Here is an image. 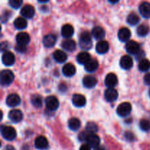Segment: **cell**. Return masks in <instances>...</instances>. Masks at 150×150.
<instances>
[{"label":"cell","mask_w":150,"mask_h":150,"mask_svg":"<svg viewBox=\"0 0 150 150\" xmlns=\"http://www.w3.org/2000/svg\"><path fill=\"white\" fill-rule=\"evenodd\" d=\"M79 45L82 49L89 50L92 46V37L89 32H83L81 34L79 39Z\"/></svg>","instance_id":"1"},{"label":"cell","mask_w":150,"mask_h":150,"mask_svg":"<svg viewBox=\"0 0 150 150\" xmlns=\"http://www.w3.org/2000/svg\"><path fill=\"white\" fill-rule=\"evenodd\" d=\"M14 81V74L9 70H4L0 74V81L2 86H8Z\"/></svg>","instance_id":"2"},{"label":"cell","mask_w":150,"mask_h":150,"mask_svg":"<svg viewBox=\"0 0 150 150\" xmlns=\"http://www.w3.org/2000/svg\"><path fill=\"white\" fill-rule=\"evenodd\" d=\"M1 136L7 141L14 140L16 138V130L11 126H2L1 128Z\"/></svg>","instance_id":"3"},{"label":"cell","mask_w":150,"mask_h":150,"mask_svg":"<svg viewBox=\"0 0 150 150\" xmlns=\"http://www.w3.org/2000/svg\"><path fill=\"white\" fill-rule=\"evenodd\" d=\"M132 111L131 104L130 103H122L118 106L117 109V113L120 117H125L128 116Z\"/></svg>","instance_id":"4"},{"label":"cell","mask_w":150,"mask_h":150,"mask_svg":"<svg viewBox=\"0 0 150 150\" xmlns=\"http://www.w3.org/2000/svg\"><path fill=\"white\" fill-rule=\"evenodd\" d=\"M45 105L47 109L49 111H56L59 106V103L56 97L48 96L45 99Z\"/></svg>","instance_id":"5"},{"label":"cell","mask_w":150,"mask_h":150,"mask_svg":"<svg viewBox=\"0 0 150 150\" xmlns=\"http://www.w3.org/2000/svg\"><path fill=\"white\" fill-rule=\"evenodd\" d=\"M86 142L90 147L95 148L99 146L100 142V137L98 135L95 134V133H89L86 139Z\"/></svg>","instance_id":"6"},{"label":"cell","mask_w":150,"mask_h":150,"mask_svg":"<svg viewBox=\"0 0 150 150\" xmlns=\"http://www.w3.org/2000/svg\"><path fill=\"white\" fill-rule=\"evenodd\" d=\"M125 49L129 54L135 55V54H137L140 51V45L136 41L130 40L126 44Z\"/></svg>","instance_id":"7"},{"label":"cell","mask_w":150,"mask_h":150,"mask_svg":"<svg viewBox=\"0 0 150 150\" xmlns=\"http://www.w3.org/2000/svg\"><path fill=\"white\" fill-rule=\"evenodd\" d=\"M35 8L30 4H26L22 7L21 10V14L23 18H32L35 16Z\"/></svg>","instance_id":"8"},{"label":"cell","mask_w":150,"mask_h":150,"mask_svg":"<svg viewBox=\"0 0 150 150\" xmlns=\"http://www.w3.org/2000/svg\"><path fill=\"white\" fill-rule=\"evenodd\" d=\"M1 61L3 64L6 66H11L15 63L16 59H15V55L12 52L10 51H6L3 54L2 57H1Z\"/></svg>","instance_id":"9"},{"label":"cell","mask_w":150,"mask_h":150,"mask_svg":"<svg viewBox=\"0 0 150 150\" xmlns=\"http://www.w3.org/2000/svg\"><path fill=\"white\" fill-rule=\"evenodd\" d=\"M9 119L11 120L13 122L18 123L20 122L22 120H23V114L21 111L18 109H13L10 111L9 113Z\"/></svg>","instance_id":"10"},{"label":"cell","mask_w":150,"mask_h":150,"mask_svg":"<svg viewBox=\"0 0 150 150\" xmlns=\"http://www.w3.org/2000/svg\"><path fill=\"white\" fill-rule=\"evenodd\" d=\"M21 103V98L17 94H11L7 96L6 99V103L10 107H16Z\"/></svg>","instance_id":"11"},{"label":"cell","mask_w":150,"mask_h":150,"mask_svg":"<svg viewBox=\"0 0 150 150\" xmlns=\"http://www.w3.org/2000/svg\"><path fill=\"white\" fill-rule=\"evenodd\" d=\"M118 96V92L114 88H108L105 92V98L108 102H114Z\"/></svg>","instance_id":"12"},{"label":"cell","mask_w":150,"mask_h":150,"mask_svg":"<svg viewBox=\"0 0 150 150\" xmlns=\"http://www.w3.org/2000/svg\"><path fill=\"white\" fill-rule=\"evenodd\" d=\"M30 41V37L26 32H20L16 36V42L18 45L26 46Z\"/></svg>","instance_id":"13"},{"label":"cell","mask_w":150,"mask_h":150,"mask_svg":"<svg viewBox=\"0 0 150 150\" xmlns=\"http://www.w3.org/2000/svg\"><path fill=\"white\" fill-rule=\"evenodd\" d=\"M118 83V79L114 73H109L105 79V84L108 88H114Z\"/></svg>","instance_id":"14"},{"label":"cell","mask_w":150,"mask_h":150,"mask_svg":"<svg viewBox=\"0 0 150 150\" xmlns=\"http://www.w3.org/2000/svg\"><path fill=\"white\" fill-rule=\"evenodd\" d=\"M35 146L38 149H45L48 147V142L45 136H40L35 139Z\"/></svg>","instance_id":"15"},{"label":"cell","mask_w":150,"mask_h":150,"mask_svg":"<svg viewBox=\"0 0 150 150\" xmlns=\"http://www.w3.org/2000/svg\"><path fill=\"white\" fill-rule=\"evenodd\" d=\"M72 102H73V105L76 107H83L86 105V98L83 95H79V94H76L73 96V99H72Z\"/></svg>","instance_id":"16"},{"label":"cell","mask_w":150,"mask_h":150,"mask_svg":"<svg viewBox=\"0 0 150 150\" xmlns=\"http://www.w3.org/2000/svg\"><path fill=\"white\" fill-rule=\"evenodd\" d=\"M133 65V60L130 56H124L120 60V66L124 70H130Z\"/></svg>","instance_id":"17"},{"label":"cell","mask_w":150,"mask_h":150,"mask_svg":"<svg viewBox=\"0 0 150 150\" xmlns=\"http://www.w3.org/2000/svg\"><path fill=\"white\" fill-rule=\"evenodd\" d=\"M131 36V32L127 28H122L118 32V38L121 42H127Z\"/></svg>","instance_id":"18"},{"label":"cell","mask_w":150,"mask_h":150,"mask_svg":"<svg viewBox=\"0 0 150 150\" xmlns=\"http://www.w3.org/2000/svg\"><path fill=\"white\" fill-rule=\"evenodd\" d=\"M97 83H98V81L95 76H86L83 79V85L88 89L95 87Z\"/></svg>","instance_id":"19"},{"label":"cell","mask_w":150,"mask_h":150,"mask_svg":"<svg viewBox=\"0 0 150 150\" xmlns=\"http://www.w3.org/2000/svg\"><path fill=\"white\" fill-rule=\"evenodd\" d=\"M96 51L100 54H104L108 52L109 44L105 40H100L96 45Z\"/></svg>","instance_id":"20"},{"label":"cell","mask_w":150,"mask_h":150,"mask_svg":"<svg viewBox=\"0 0 150 150\" xmlns=\"http://www.w3.org/2000/svg\"><path fill=\"white\" fill-rule=\"evenodd\" d=\"M57 42V37L54 35H45L42 40V43L46 48H51L54 46Z\"/></svg>","instance_id":"21"},{"label":"cell","mask_w":150,"mask_h":150,"mask_svg":"<svg viewBox=\"0 0 150 150\" xmlns=\"http://www.w3.org/2000/svg\"><path fill=\"white\" fill-rule=\"evenodd\" d=\"M139 12L141 15L145 18H150V3L144 2L142 3L139 6Z\"/></svg>","instance_id":"22"},{"label":"cell","mask_w":150,"mask_h":150,"mask_svg":"<svg viewBox=\"0 0 150 150\" xmlns=\"http://www.w3.org/2000/svg\"><path fill=\"white\" fill-rule=\"evenodd\" d=\"M76 67L71 63H67L64 64V66L62 68V73L67 77H71L76 74Z\"/></svg>","instance_id":"23"},{"label":"cell","mask_w":150,"mask_h":150,"mask_svg":"<svg viewBox=\"0 0 150 150\" xmlns=\"http://www.w3.org/2000/svg\"><path fill=\"white\" fill-rule=\"evenodd\" d=\"M61 32L63 38L69 39L74 34V29H73V27L70 24H65L62 28Z\"/></svg>","instance_id":"24"},{"label":"cell","mask_w":150,"mask_h":150,"mask_svg":"<svg viewBox=\"0 0 150 150\" xmlns=\"http://www.w3.org/2000/svg\"><path fill=\"white\" fill-rule=\"evenodd\" d=\"M98 67H99V64L98 62L96 59H91L86 64H84V68L89 73H94L98 70Z\"/></svg>","instance_id":"25"},{"label":"cell","mask_w":150,"mask_h":150,"mask_svg":"<svg viewBox=\"0 0 150 150\" xmlns=\"http://www.w3.org/2000/svg\"><path fill=\"white\" fill-rule=\"evenodd\" d=\"M54 60L58 63H64L67 60V56L64 51L61 50H57L53 54Z\"/></svg>","instance_id":"26"},{"label":"cell","mask_w":150,"mask_h":150,"mask_svg":"<svg viewBox=\"0 0 150 150\" xmlns=\"http://www.w3.org/2000/svg\"><path fill=\"white\" fill-rule=\"evenodd\" d=\"M62 47L65 51L72 52V51H75V49H76V44L75 42V41L73 40L67 39L62 42Z\"/></svg>","instance_id":"27"},{"label":"cell","mask_w":150,"mask_h":150,"mask_svg":"<svg viewBox=\"0 0 150 150\" xmlns=\"http://www.w3.org/2000/svg\"><path fill=\"white\" fill-rule=\"evenodd\" d=\"M92 35L96 40L103 39L105 35V32L104 29L100 26H95L92 31Z\"/></svg>","instance_id":"28"},{"label":"cell","mask_w":150,"mask_h":150,"mask_svg":"<svg viewBox=\"0 0 150 150\" xmlns=\"http://www.w3.org/2000/svg\"><path fill=\"white\" fill-rule=\"evenodd\" d=\"M90 59V54L87 52L79 53L76 57V60L80 64H86Z\"/></svg>","instance_id":"29"},{"label":"cell","mask_w":150,"mask_h":150,"mask_svg":"<svg viewBox=\"0 0 150 150\" xmlns=\"http://www.w3.org/2000/svg\"><path fill=\"white\" fill-rule=\"evenodd\" d=\"M14 26L17 29H24L27 26V21L24 18L19 17L15 20Z\"/></svg>","instance_id":"30"},{"label":"cell","mask_w":150,"mask_h":150,"mask_svg":"<svg viewBox=\"0 0 150 150\" xmlns=\"http://www.w3.org/2000/svg\"><path fill=\"white\" fill-rule=\"evenodd\" d=\"M68 127L72 130H78L81 127V121L77 118H71L68 122Z\"/></svg>","instance_id":"31"},{"label":"cell","mask_w":150,"mask_h":150,"mask_svg":"<svg viewBox=\"0 0 150 150\" xmlns=\"http://www.w3.org/2000/svg\"><path fill=\"white\" fill-rule=\"evenodd\" d=\"M140 21V18H139V16L136 15V13H130L127 18V22L131 26H135V25L138 24L139 22Z\"/></svg>","instance_id":"32"},{"label":"cell","mask_w":150,"mask_h":150,"mask_svg":"<svg viewBox=\"0 0 150 150\" xmlns=\"http://www.w3.org/2000/svg\"><path fill=\"white\" fill-rule=\"evenodd\" d=\"M136 32H137L139 36L145 37L149 34V26H146V25H140V26L137 28V29H136Z\"/></svg>","instance_id":"33"},{"label":"cell","mask_w":150,"mask_h":150,"mask_svg":"<svg viewBox=\"0 0 150 150\" xmlns=\"http://www.w3.org/2000/svg\"><path fill=\"white\" fill-rule=\"evenodd\" d=\"M139 69L142 72H146L150 69V62L146 59H142L139 64Z\"/></svg>","instance_id":"34"},{"label":"cell","mask_w":150,"mask_h":150,"mask_svg":"<svg viewBox=\"0 0 150 150\" xmlns=\"http://www.w3.org/2000/svg\"><path fill=\"white\" fill-rule=\"evenodd\" d=\"M31 103L36 108H40L42 104V98L38 95H32L31 98Z\"/></svg>","instance_id":"35"},{"label":"cell","mask_w":150,"mask_h":150,"mask_svg":"<svg viewBox=\"0 0 150 150\" xmlns=\"http://www.w3.org/2000/svg\"><path fill=\"white\" fill-rule=\"evenodd\" d=\"M86 130L89 133H95L98 131V127L95 122H88L86 125Z\"/></svg>","instance_id":"36"},{"label":"cell","mask_w":150,"mask_h":150,"mask_svg":"<svg viewBox=\"0 0 150 150\" xmlns=\"http://www.w3.org/2000/svg\"><path fill=\"white\" fill-rule=\"evenodd\" d=\"M139 126H140V128L142 129L143 131L147 132L150 130V122L147 120H142L139 123Z\"/></svg>","instance_id":"37"},{"label":"cell","mask_w":150,"mask_h":150,"mask_svg":"<svg viewBox=\"0 0 150 150\" xmlns=\"http://www.w3.org/2000/svg\"><path fill=\"white\" fill-rule=\"evenodd\" d=\"M23 0H9V4L13 8L18 9L22 5Z\"/></svg>","instance_id":"38"},{"label":"cell","mask_w":150,"mask_h":150,"mask_svg":"<svg viewBox=\"0 0 150 150\" xmlns=\"http://www.w3.org/2000/svg\"><path fill=\"white\" fill-rule=\"evenodd\" d=\"M88 132H82L79 135V139L81 141V142H83V141H86V137H87V135H88Z\"/></svg>","instance_id":"39"},{"label":"cell","mask_w":150,"mask_h":150,"mask_svg":"<svg viewBox=\"0 0 150 150\" xmlns=\"http://www.w3.org/2000/svg\"><path fill=\"white\" fill-rule=\"evenodd\" d=\"M125 139H127V141H129V142H132V141H133V139H134V136H133V133H126L125 135Z\"/></svg>","instance_id":"40"},{"label":"cell","mask_w":150,"mask_h":150,"mask_svg":"<svg viewBox=\"0 0 150 150\" xmlns=\"http://www.w3.org/2000/svg\"><path fill=\"white\" fill-rule=\"evenodd\" d=\"M16 50L18 51V52L23 53L26 51V46L24 45H17L16 47Z\"/></svg>","instance_id":"41"},{"label":"cell","mask_w":150,"mask_h":150,"mask_svg":"<svg viewBox=\"0 0 150 150\" xmlns=\"http://www.w3.org/2000/svg\"><path fill=\"white\" fill-rule=\"evenodd\" d=\"M144 83L146 85L150 86V73H147V74L145 75L144 78Z\"/></svg>","instance_id":"42"},{"label":"cell","mask_w":150,"mask_h":150,"mask_svg":"<svg viewBox=\"0 0 150 150\" xmlns=\"http://www.w3.org/2000/svg\"><path fill=\"white\" fill-rule=\"evenodd\" d=\"M8 46H9V45H8V43H7V42H2V43H1V51H5V52H6V50H7V48H9Z\"/></svg>","instance_id":"43"},{"label":"cell","mask_w":150,"mask_h":150,"mask_svg":"<svg viewBox=\"0 0 150 150\" xmlns=\"http://www.w3.org/2000/svg\"><path fill=\"white\" fill-rule=\"evenodd\" d=\"M79 150H91V147L88 144H83Z\"/></svg>","instance_id":"44"},{"label":"cell","mask_w":150,"mask_h":150,"mask_svg":"<svg viewBox=\"0 0 150 150\" xmlns=\"http://www.w3.org/2000/svg\"><path fill=\"white\" fill-rule=\"evenodd\" d=\"M3 150H16V149H15V148L13 147V146H11V145H7V146H6L3 149Z\"/></svg>","instance_id":"45"},{"label":"cell","mask_w":150,"mask_h":150,"mask_svg":"<svg viewBox=\"0 0 150 150\" xmlns=\"http://www.w3.org/2000/svg\"><path fill=\"white\" fill-rule=\"evenodd\" d=\"M94 150H106V149H105V148L104 147V146H97V147H95Z\"/></svg>","instance_id":"46"},{"label":"cell","mask_w":150,"mask_h":150,"mask_svg":"<svg viewBox=\"0 0 150 150\" xmlns=\"http://www.w3.org/2000/svg\"><path fill=\"white\" fill-rule=\"evenodd\" d=\"M108 1H109L110 3H111V4H116V3L118 2L120 0H108Z\"/></svg>","instance_id":"47"},{"label":"cell","mask_w":150,"mask_h":150,"mask_svg":"<svg viewBox=\"0 0 150 150\" xmlns=\"http://www.w3.org/2000/svg\"><path fill=\"white\" fill-rule=\"evenodd\" d=\"M38 1L40 3H46V2H48L49 0H38Z\"/></svg>","instance_id":"48"},{"label":"cell","mask_w":150,"mask_h":150,"mask_svg":"<svg viewBox=\"0 0 150 150\" xmlns=\"http://www.w3.org/2000/svg\"><path fill=\"white\" fill-rule=\"evenodd\" d=\"M149 95H150V91H149Z\"/></svg>","instance_id":"49"}]
</instances>
